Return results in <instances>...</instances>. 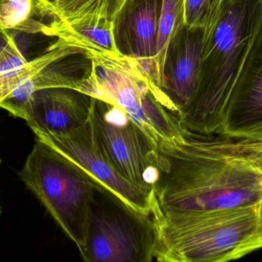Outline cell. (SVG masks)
Here are the masks:
<instances>
[{"instance_id": "obj_11", "label": "cell", "mask_w": 262, "mask_h": 262, "mask_svg": "<svg viewBox=\"0 0 262 262\" xmlns=\"http://www.w3.org/2000/svg\"><path fill=\"white\" fill-rule=\"evenodd\" d=\"M262 135V27L243 63L226 106L220 137Z\"/></svg>"}, {"instance_id": "obj_4", "label": "cell", "mask_w": 262, "mask_h": 262, "mask_svg": "<svg viewBox=\"0 0 262 262\" xmlns=\"http://www.w3.org/2000/svg\"><path fill=\"white\" fill-rule=\"evenodd\" d=\"M78 92L115 104L156 143L183 140L190 131L180 124L175 109L152 76V59H136L94 49Z\"/></svg>"}, {"instance_id": "obj_14", "label": "cell", "mask_w": 262, "mask_h": 262, "mask_svg": "<svg viewBox=\"0 0 262 262\" xmlns=\"http://www.w3.org/2000/svg\"><path fill=\"white\" fill-rule=\"evenodd\" d=\"M49 8L40 0H0V23L6 30L52 36Z\"/></svg>"}, {"instance_id": "obj_3", "label": "cell", "mask_w": 262, "mask_h": 262, "mask_svg": "<svg viewBox=\"0 0 262 262\" xmlns=\"http://www.w3.org/2000/svg\"><path fill=\"white\" fill-rule=\"evenodd\" d=\"M152 219L157 262H229L262 249L259 206Z\"/></svg>"}, {"instance_id": "obj_9", "label": "cell", "mask_w": 262, "mask_h": 262, "mask_svg": "<svg viewBox=\"0 0 262 262\" xmlns=\"http://www.w3.org/2000/svg\"><path fill=\"white\" fill-rule=\"evenodd\" d=\"M92 97L69 88L41 89L24 101H3L0 107L25 120L32 130L68 133L89 121Z\"/></svg>"}, {"instance_id": "obj_6", "label": "cell", "mask_w": 262, "mask_h": 262, "mask_svg": "<svg viewBox=\"0 0 262 262\" xmlns=\"http://www.w3.org/2000/svg\"><path fill=\"white\" fill-rule=\"evenodd\" d=\"M157 232L150 215L137 212L108 193L95 196L79 248L84 262H152Z\"/></svg>"}, {"instance_id": "obj_10", "label": "cell", "mask_w": 262, "mask_h": 262, "mask_svg": "<svg viewBox=\"0 0 262 262\" xmlns=\"http://www.w3.org/2000/svg\"><path fill=\"white\" fill-rule=\"evenodd\" d=\"M205 30L184 26L172 37L158 66V85L179 112L192 98L200 76Z\"/></svg>"}, {"instance_id": "obj_21", "label": "cell", "mask_w": 262, "mask_h": 262, "mask_svg": "<svg viewBox=\"0 0 262 262\" xmlns=\"http://www.w3.org/2000/svg\"><path fill=\"white\" fill-rule=\"evenodd\" d=\"M12 38L13 37L9 33V31L6 30L0 23V54L3 52Z\"/></svg>"}, {"instance_id": "obj_13", "label": "cell", "mask_w": 262, "mask_h": 262, "mask_svg": "<svg viewBox=\"0 0 262 262\" xmlns=\"http://www.w3.org/2000/svg\"><path fill=\"white\" fill-rule=\"evenodd\" d=\"M127 0H47L52 21L69 26L105 24L114 21Z\"/></svg>"}, {"instance_id": "obj_17", "label": "cell", "mask_w": 262, "mask_h": 262, "mask_svg": "<svg viewBox=\"0 0 262 262\" xmlns=\"http://www.w3.org/2000/svg\"><path fill=\"white\" fill-rule=\"evenodd\" d=\"M209 139L217 149L246 162L258 172L262 178V135L243 138L220 137Z\"/></svg>"}, {"instance_id": "obj_24", "label": "cell", "mask_w": 262, "mask_h": 262, "mask_svg": "<svg viewBox=\"0 0 262 262\" xmlns=\"http://www.w3.org/2000/svg\"><path fill=\"white\" fill-rule=\"evenodd\" d=\"M0 213H1V208H0Z\"/></svg>"}, {"instance_id": "obj_12", "label": "cell", "mask_w": 262, "mask_h": 262, "mask_svg": "<svg viewBox=\"0 0 262 262\" xmlns=\"http://www.w3.org/2000/svg\"><path fill=\"white\" fill-rule=\"evenodd\" d=\"M162 5L163 0L125 2L113 26L115 46L121 55L155 60Z\"/></svg>"}, {"instance_id": "obj_7", "label": "cell", "mask_w": 262, "mask_h": 262, "mask_svg": "<svg viewBox=\"0 0 262 262\" xmlns=\"http://www.w3.org/2000/svg\"><path fill=\"white\" fill-rule=\"evenodd\" d=\"M32 131L37 140L78 166L96 186L131 209L152 216L154 190L132 183L118 170L97 140L89 121L68 133Z\"/></svg>"}, {"instance_id": "obj_8", "label": "cell", "mask_w": 262, "mask_h": 262, "mask_svg": "<svg viewBox=\"0 0 262 262\" xmlns=\"http://www.w3.org/2000/svg\"><path fill=\"white\" fill-rule=\"evenodd\" d=\"M88 121L118 170L132 183L154 190L157 143L122 109L93 97Z\"/></svg>"}, {"instance_id": "obj_23", "label": "cell", "mask_w": 262, "mask_h": 262, "mask_svg": "<svg viewBox=\"0 0 262 262\" xmlns=\"http://www.w3.org/2000/svg\"><path fill=\"white\" fill-rule=\"evenodd\" d=\"M40 1L45 2V3H46V1H47V0H40Z\"/></svg>"}, {"instance_id": "obj_22", "label": "cell", "mask_w": 262, "mask_h": 262, "mask_svg": "<svg viewBox=\"0 0 262 262\" xmlns=\"http://www.w3.org/2000/svg\"><path fill=\"white\" fill-rule=\"evenodd\" d=\"M259 213H260V216H261V221H262V201H261V204H260V206H259Z\"/></svg>"}, {"instance_id": "obj_20", "label": "cell", "mask_w": 262, "mask_h": 262, "mask_svg": "<svg viewBox=\"0 0 262 262\" xmlns=\"http://www.w3.org/2000/svg\"><path fill=\"white\" fill-rule=\"evenodd\" d=\"M28 62L12 38L0 54V75L17 70Z\"/></svg>"}, {"instance_id": "obj_25", "label": "cell", "mask_w": 262, "mask_h": 262, "mask_svg": "<svg viewBox=\"0 0 262 262\" xmlns=\"http://www.w3.org/2000/svg\"></svg>"}, {"instance_id": "obj_18", "label": "cell", "mask_w": 262, "mask_h": 262, "mask_svg": "<svg viewBox=\"0 0 262 262\" xmlns=\"http://www.w3.org/2000/svg\"><path fill=\"white\" fill-rule=\"evenodd\" d=\"M184 1L163 0L159 21L157 55L155 58L157 68L164 57L171 38L185 25Z\"/></svg>"}, {"instance_id": "obj_15", "label": "cell", "mask_w": 262, "mask_h": 262, "mask_svg": "<svg viewBox=\"0 0 262 262\" xmlns=\"http://www.w3.org/2000/svg\"><path fill=\"white\" fill-rule=\"evenodd\" d=\"M69 58L52 63L37 75L25 81L4 101L20 102L24 101L31 94L41 89L69 88L76 90L80 81L84 76L89 66H90V62L87 66L78 68L76 66L64 62V60Z\"/></svg>"}, {"instance_id": "obj_16", "label": "cell", "mask_w": 262, "mask_h": 262, "mask_svg": "<svg viewBox=\"0 0 262 262\" xmlns=\"http://www.w3.org/2000/svg\"><path fill=\"white\" fill-rule=\"evenodd\" d=\"M84 52L82 49L58 38L47 52L23 67L5 75H0V103L8 98L20 84L37 75L52 63Z\"/></svg>"}, {"instance_id": "obj_2", "label": "cell", "mask_w": 262, "mask_h": 262, "mask_svg": "<svg viewBox=\"0 0 262 262\" xmlns=\"http://www.w3.org/2000/svg\"><path fill=\"white\" fill-rule=\"evenodd\" d=\"M261 27L262 0H223L215 24L205 31L195 92L178 114L186 130L220 135L231 94Z\"/></svg>"}, {"instance_id": "obj_19", "label": "cell", "mask_w": 262, "mask_h": 262, "mask_svg": "<svg viewBox=\"0 0 262 262\" xmlns=\"http://www.w3.org/2000/svg\"><path fill=\"white\" fill-rule=\"evenodd\" d=\"M223 0H185L184 23L190 28L209 30L216 21Z\"/></svg>"}, {"instance_id": "obj_5", "label": "cell", "mask_w": 262, "mask_h": 262, "mask_svg": "<svg viewBox=\"0 0 262 262\" xmlns=\"http://www.w3.org/2000/svg\"><path fill=\"white\" fill-rule=\"evenodd\" d=\"M19 174L66 235L78 246L85 243L93 181L72 162L37 140Z\"/></svg>"}, {"instance_id": "obj_1", "label": "cell", "mask_w": 262, "mask_h": 262, "mask_svg": "<svg viewBox=\"0 0 262 262\" xmlns=\"http://www.w3.org/2000/svg\"><path fill=\"white\" fill-rule=\"evenodd\" d=\"M154 160L152 213H208L261 204V175L217 149L209 136L189 132L183 140L160 141Z\"/></svg>"}]
</instances>
